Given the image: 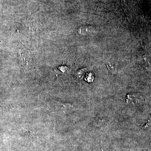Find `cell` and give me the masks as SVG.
<instances>
[{"instance_id": "obj_1", "label": "cell", "mask_w": 151, "mask_h": 151, "mask_svg": "<svg viewBox=\"0 0 151 151\" xmlns=\"http://www.w3.org/2000/svg\"><path fill=\"white\" fill-rule=\"evenodd\" d=\"M102 151H103V150H102Z\"/></svg>"}]
</instances>
